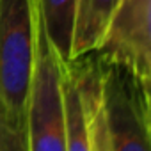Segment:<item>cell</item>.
Returning <instances> with one entry per match:
<instances>
[{
	"label": "cell",
	"instance_id": "cell-1",
	"mask_svg": "<svg viewBox=\"0 0 151 151\" xmlns=\"http://www.w3.org/2000/svg\"><path fill=\"white\" fill-rule=\"evenodd\" d=\"M37 16L36 0H0V121L16 151H25Z\"/></svg>",
	"mask_w": 151,
	"mask_h": 151
},
{
	"label": "cell",
	"instance_id": "cell-2",
	"mask_svg": "<svg viewBox=\"0 0 151 151\" xmlns=\"http://www.w3.org/2000/svg\"><path fill=\"white\" fill-rule=\"evenodd\" d=\"M103 68L96 52L62 62L66 151H112L103 100Z\"/></svg>",
	"mask_w": 151,
	"mask_h": 151
},
{
	"label": "cell",
	"instance_id": "cell-3",
	"mask_svg": "<svg viewBox=\"0 0 151 151\" xmlns=\"http://www.w3.org/2000/svg\"><path fill=\"white\" fill-rule=\"evenodd\" d=\"M62 62L46 36L41 16H37L36 62L25 121V151H66Z\"/></svg>",
	"mask_w": 151,
	"mask_h": 151
},
{
	"label": "cell",
	"instance_id": "cell-4",
	"mask_svg": "<svg viewBox=\"0 0 151 151\" xmlns=\"http://www.w3.org/2000/svg\"><path fill=\"white\" fill-rule=\"evenodd\" d=\"M103 100L112 151H149V89L119 66L103 62Z\"/></svg>",
	"mask_w": 151,
	"mask_h": 151
},
{
	"label": "cell",
	"instance_id": "cell-5",
	"mask_svg": "<svg viewBox=\"0 0 151 151\" xmlns=\"http://www.w3.org/2000/svg\"><path fill=\"white\" fill-rule=\"evenodd\" d=\"M96 55L105 64H114L130 71L146 89H149L151 0H119Z\"/></svg>",
	"mask_w": 151,
	"mask_h": 151
},
{
	"label": "cell",
	"instance_id": "cell-6",
	"mask_svg": "<svg viewBox=\"0 0 151 151\" xmlns=\"http://www.w3.org/2000/svg\"><path fill=\"white\" fill-rule=\"evenodd\" d=\"M117 6L119 0H77L75 2L68 60L98 50Z\"/></svg>",
	"mask_w": 151,
	"mask_h": 151
},
{
	"label": "cell",
	"instance_id": "cell-7",
	"mask_svg": "<svg viewBox=\"0 0 151 151\" xmlns=\"http://www.w3.org/2000/svg\"><path fill=\"white\" fill-rule=\"evenodd\" d=\"M50 43L62 60L69 59L73 14L77 0H36Z\"/></svg>",
	"mask_w": 151,
	"mask_h": 151
},
{
	"label": "cell",
	"instance_id": "cell-8",
	"mask_svg": "<svg viewBox=\"0 0 151 151\" xmlns=\"http://www.w3.org/2000/svg\"><path fill=\"white\" fill-rule=\"evenodd\" d=\"M0 151H16L11 139L7 137V133H6V130L2 126V121H0Z\"/></svg>",
	"mask_w": 151,
	"mask_h": 151
}]
</instances>
